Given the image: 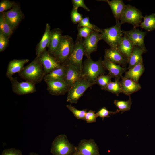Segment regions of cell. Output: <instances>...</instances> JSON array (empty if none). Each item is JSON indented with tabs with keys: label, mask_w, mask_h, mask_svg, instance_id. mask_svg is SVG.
Wrapping results in <instances>:
<instances>
[{
	"label": "cell",
	"mask_w": 155,
	"mask_h": 155,
	"mask_svg": "<svg viewBox=\"0 0 155 155\" xmlns=\"http://www.w3.org/2000/svg\"><path fill=\"white\" fill-rule=\"evenodd\" d=\"M18 74L26 81L35 84L41 82L45 75L43 67L37 57Z\"/></svg>",
	"instance_id": "obj_1"
},
{
	"label": "cell",
	"mask_w": 155,
	"mask_h": 155,
	"mask_svg": "<svg viewBox=\"0 0 155 155\" xmlns=\"http://www.w3.org/2000/svg\"><path fill=\"white\" fill-rule=\"evenodd\" d=\"M101 58L97 61H94L91 58H87L83 63L82 76L95 84L97 78L104 75L106 73Z\"/></svg>",
	"instance_id": "obj_2"
},
{
	"label": "cell",
	"mask_w": 155,
	"mask_h": 155,
	"mask_svg": "<svg viewBox=\"0 0 155 155\" xmlns=\"http://www.w3.org/2000/svg\"><path fill=\"white\" fill-rule=\"evenodd\" d=\"M76 151V146L69 142L65 134L59 135L55 137L50 150L52 155H72Z\"/></svg>",
	"instance_id": "obj_3"
},
{
	"label": "cell",
	"mask_w": 155,
	"mask_h": 155,
	"mask_svg": "<svg viewBox=\"0 0 155 155\" xmlns=\"http://www.w3.org/2000/svg\"><path fill=\"white\" fill-rule=\"evenodd\" d=\"M121 24L119 21L116 22L114 26L103 29L102 40L105 41L110 48L117 49L121 43L123 34L121 29Z\"/></svg>",
	"instance_id": "obj_4"
},
{
	"label": "cell",
	"mask_w": 155,
	"mask_h": 155,
	"mask_svg": "<svg viewBox=\"0 0 155 155\" xmlns=\"http://www.w3.org/2000/svg\"><path fill=\"white\" fill-rule=\"evenodd\" d=\"M75 44L71 36L68 35L63 36L53 55L59 63L62 64L66 61L73 49Z\"/></svg>",
	"instance_id": "obj_5"
},
{
	"label": "cell",
	"mask_w": 155,
	"mask_h": 155,
	"mask_svg": "<svg viewBox=\"0 0 155 155\" xmlns=\"http://www.w3.org/2000/svg\"><path fill=\"white\" fill-rule=\"evenodd\" d=\"M94 84L82 77L71 86L67 92V101L76 104L85 91Z\"/></svg>",
	"instance_id": "obj_6"
},
{
	"label": "cell",
	"mask_w": 155,
	"mask_h": 155,
	"mask_svg": "<svg viewBox=\"0 0 155 155\" xmlns=\"http://www.w3.org/2000/svg\"><path fill=\"white\" fill-rule=\"evenodd\" d=\"M83 38H77L73 49L66 61L62 64L71 65L82 71L83 67V58L84 55Z\"/></svg>",
	"instance_id": "obj_7"
},
{
	"label": "cell",
	"mask_w": 155,
	"mask_h": 155,
	"mask_svg": "<svg viewBox=\"0 0 155 155\" xmlns=\"http://www.w3.org/2000/svg\"><path fill=\"white\" fill-rule=\"evenodd\" d=\"M143 16L140 10L130 4L126 5L120 19L121 24L125 23L131 24L134 28L140 26Z\"/></svg>",
	"instance_id": "obj_8"
},
{
	"label": "cell",
	"mask_w": 155,
	"mask_h": 155,
	"mask_svg": "<svg viewBox=\"0 0 155 155\" xmlns=\"http://www.w3.org/2000/svg\"><path fill=\"white\" fill-rule=\"evenodd\" d=\"M12 87V91L16 94L22 95L32 93L36 91L35 84L26 81L19 82L16 77H12L10 80Z\"/></svg>",
	"instance_id": "obj_9"
},
{
	"label": "cell",
	"mask_w": 155,
	"mask_h": 155,
	"mask_svg": "<svg viewBox=\"0 0 155 155\" xmlns=\"http://www.w3.org/2000/svg\"><path fill=\"white\" fill-rule=\"evenodd\" d=\"M101 40H102L101 33L95 31H94L90 36L84 39V55L87 58H91V54L96 51L98 42Z\"/></svg>",
	"instance_id": "obj_10"
},
{
	"label": "cell",
	"mask_w": 155,
	"mask_h": 155,
	"mask_svg": "<svg viewBox=\"0 0 155 155\" xmlns=\"http://www.w3.org/2000/svg\"><path fill=\"white\" fill-rule=\"evenodd\" d=\"M38 58L43 67L45 75L60 67L62 65L53 55L46 50Z\"/></svg>",
	"instance_id": "obj_11"
},
{
	"label": "cell",
	"mask_w": 155,
	"mask_h": 155,
	"mask_svg": "<svg viewBox=\"0 0 155 155\" xmlns=\"http://www.w3.org/2000/svg\"><path fill=\"white\" fill-rule=\"evenodd\" d=\"M122 31L134 46H139L146 52L147 51L144 41V37L147 33L146 32L142 31L136 28L129 31L122 30Z\"/></svg>",
	"instance_id": "obj_12"
},
{
	"label": "cell",
	"mask_w": 155,
	"mask_h": 155,
	"mask_svg": "<svg viewBox=\"0 0 155 155\" xmlns=\"http://www.w3.org/2000/svg\"><path fill=\"white\" fill-rule=\"evenodd\" d=\"M45 82L46 84L48 92L53 96L64 95L68 92L70 88L64 80H48Z\"/></svg>",
	"instance_id": "obj_13"
},
{
	"label": "cell",
	"mask_w": 155,
	"mask_h": 155,
	"mask_svg": "<svg viewBox=\"0 0 155 155\" xmlns=\"http://www.w3.org/2000/svg\"><path fill=\"white\" fill-rule=\"evenodd\" d=\"M76 148L83 155H100L97 144L92 139L80 140Z\"/></svg>",
	"instance_id": "obj_14"
},
{
	"label": "cell",
	"mask_w": 155,
	"mask_h": 155,
	"mask_svg": "<svg viewBox=\"0 0 155 155\" xmlns=\"http://www.w3.org/2000/svg\"><path fill=\"white\" fill-rule=\"evenodd\" d=\"M3 13L6 21L13 30L23 17L21 9L16 3L9 10Z\"/></svg>",
	"instance_id": "obj_15"
},
{
	"label": "cell",
	"mask_w": 155,
	"mask_h": 155,
	"mask_svg": "<svg viewBox=\"0 0 155 155\" xmlns=\"http://www.w3.org/2000/svg\"><path fill=\"white\" fill-rule=\"evenodd\" d=\"M104 59L122 67L128 63V60L117 49L110 48L105 50Z\"/></svg>",
	"instance_id": "obj_16"
},
{
	"label": "cell",
	"mask_w": 155,
	"mask_h": 155,
	"mask_svg": "<svg viewBox=\"0 0 155 155\" xmlns=\"http://www.w3.org/2000/svg\"><path fill=\"white\" fill-rule=\"evenodd\" d=\"M102 63L105 70H108V74L115 79L121 78L123 73H125L127 69L125 67H121L105 59L102 60Z\"/></svg>",
	"instance_id": "obj_17"
},
{
	"label": "cell",
	"mask_w": 155,
	"mask_h": 155,
	"mask_svg": "<svg viewBox=\"0 0 155 155\" xmlns=\"http://www.w3.org/2000/svg\"><path fill=\"white\" fill-rule=\"evenodd\" d=\"M28 59H13L9 62L6 76L11 79L13 77V75L17 73H18L21 72L24 69V65L29 61Z\"/></svg>",
	"instance_id": "obj_18"
},
{
	"label": "cell",
	"mask_w": 155,
	"mask_h": 155,
	"mask_svg": "<svg viewBox=\"0 0 155 155\" xmlns=\"http://www.w3.org/2000/svg\"><path fill=\"white\" fill-rule=\"evenodd\" d=\"M120 83L123 94L127 95H130L140 90L141 87L138 82L129 78L121 77Z\"/></svg>",
	"instance_id": "obj_19"
},
{
	"label": "cell",
	"mask_w": 155,
	"mask_h": 155,
	"mask_svg": "<svg viewBox=\"0 0 155 155\" xmlns=\"http://www.w3.org/2000/svg\"><path fill=\"white\" fill-rule=\"evenodd\" d=\"M66 65V69L64 81L70 87L82 78V72L74 66Z\"/></svg>",
	"instance_id": "obj_20"
},
{
	"label": "cell",
	"mask_w": 155,
	"mask_h": 155,
	"mask_svg": "<svg viewBox=\"0 0 155 155\" xmlns=\"http://www.w3.org/2000/svg\"><path fill=\"white\" fill-rule=\"evenodd\" d=\"M106 2L109 6L116 22L119 21L126 5L122 0H102Z\"/></svg>",
	"instance_id": "obj_21"
},
{
	"label": "cell",
	"mask_w": 155,
	"mask_h": 155,
	"mask_svg": "<svg viewBox=\"0 0 155 155\" xmlns=\"http://www.w3.org/2000/svg\"><path fill=\"white\" fill-rule=\"evenodd\" d=\"M62 31L59 28H54L51 30L48 51L53 55L59 44L62 38Z\"/></svg>",
	"instance_id": "obj_22"
},
{
	"label": "cell",
	"mask_w": 155,
	"mask_h": 155,
	"mask_svg": "<svg viewBox=\"0 0 155 155\" xmlns=\"http://www.w3.org/2000/svg\"><path fill=\"white\" fill-rule=\"evenodd\" d=\"M51 32L50 26L47 23L44 33L36 48V57H39L46 50V47H48L50 41Z\"/></svg>",
	"instance_id": "obj_23"
},
{
	"label": "cell",
	"mask_w": 155,
	"mask_h": 155,
	"mask_svg": "<svg viewBox=\"0 0 155 155\" xmlns=\"http://www.w3.org/2000/svg\"><path fill=\"white\" fill-rule=\"evenodd\" d=\"M145 71V67L142 61L126 71L125 78L131 79L138 82V81Z\"/></svg>",
	"instance_id": "obj_24"
},
{
	"label": "cell",
	"mask_w": 155,
	"mask_h": 155,
	"mask_svg": "<svg viewBox=\"0 0 155 155\" xmlns=\"http://www.w3.org/2000/svg\"><path fill=\"white\" fill-rule=\"evenodd\" d=\"M145 53L140 47L134 46L132 52L128 60V69L143 61L142 55Z\"/></svg>",
	"instance_id": "obj_25"
},
{
	"label": "cell",
	"mask_w": 155,
	"mask_h": 155,
	"mask_svg": "<svg viewBox=\"0 0 155 155\" xmlns=\"http://www.w3.org/2000/svg\"><path fill=\"white\" fill-rule=\"evenodd\" d=\"M134 46L124 34L122 42L118 46L117 49L127 58L128 60L132 53Z\"/></svg>",
	"instance_id": "obj_26"
},
{
	"label": "cell",
	"mask_w": 155,
	"mask_h": 155,
	"mask_svg": "<svg viewBox=\"0 0 155 155\" xmlns=\"http://www.w3.org/2000/svg\"><path fill=\"white\" fill-rule=\"evenodd\" d=\"M66 69V66L62 64L61 66L45 75L44 81L48 80H64Z\"/></svg>",
	"instance_id": "obj_27"
},
{
	"label": "cell",
	"mask_w": 155,
	"mask_h": 155,
	"mask_svg": "<svg viewBox=\"0 0 155 155\" xmlns=\"http://www.w3.org/2000/svg\"><path fill=\"white\" fill-rule=\"evenodd\" d=\"M143 18V21L141 23L140 26L148 31H151L155 30V13L149 16L146 15Z\"/></svg>",
	"instance_id": "obj_28"
},
{
	"label": "cell",
	"mask_w": 155,
	"mask_h": 155,
	"mask_svg": "<svg viewBox=\"0 0 155 155\" xmlns=\"http://www.w3.org/2000/svg\"><path fill=\"white\" fill-rule=\"evenodd\" d=\"M13 30L7 22L3 13L0 14V32L8 38L13 32Z\"/></svg>",
	"instance_id": "obj_29"
},
{
	"label": "cell",
	"mask_w": 155,
	"mask_h": 155,
	"mask_svg": "<svg viewBox=\"0 0 155 155\" xmlns=\"http://www.w3.org/2000/svg\"><path fill=\"white\" fill-rule=\"evenodd\" d=\"M120 79H115L114 82L111 81L104 90L115 94L118 96L119 94L122 93V90L119 81Z\"/></svg>",
	"instance_id": "obj_30"
},
{
	"label": "cell",
	"mask_w": 155,
	"mask_h": 155,
	"mask_svg": "<svg viewBox=\"0 0 155 155\" xmlns=\"http://www.w3.org/2000/svg\"><path fill=\"white\" fill-rule=\"evenodd\" d=\"M114 103L119 112L123 113L130 110L132 102L131 97L129 96V98L127 101L115 100Z\"/></svg>",
	"instance_id": "obj_31"
},
{
	"label": "cell",
	"mask_w": 155,
	"mask_h": 155,
	"mask_svg": "<svg viewBox=\"0 0 155 155\" xmlns=\"http://www.w3.org/2000/svg\"><path fill=\"white\" fill-rule=\"evenodd\" d=\"M81 27H88L101 33H102L103 31V29L99 28L96 25L90 23L88 17L83 18L80 22L78 24V28Z\"/></svg>",
	"instance_id": "obj_32"
},
{
	"label": "cell",
	"mask_w": 155,
	"mask_h": 155,
	"mask_svg": "<svg viewBox=\"0 0 155 155\" xmlns=\"http://www.w3.org/2000/svg\"><path fill=\"white\" fill-rule=\"evenodd\" d=\"M113 77L109 74L103 75L99 76L96 79L95 84L99 86L101 89L104 90L108 83L111 81Z\"/></svg>",
	"instance_id": "obj_33"
},
{
	"label": "cell",
	"mask_w": 155,
	"mask_h": 155,
	"mask_svg": "<svg viewBox=\"0 0 155 155\" xmlns=\"http://www.w3.org/2000/svg\"><path fill=\"white\" fill-rule=\"evenodd\" d=\"M67 108L73 114L75 117L78 119L84 120L86 113L87 112V109L79 110L77 109L71 104L66 106Z\"/></svg>",
	"instance_id": "obj_34"
},
{
	"label": "cell",
	"mask_w": 155,
	"mask_h": 155,
	"mask_svg": "<svg viewBox=\"0 0 155 155\" xmlns=\"http://www.w3.org/2000/svg\"><path fill=\"white\" fill-rule=\"evenodd\" d=\"M94 30L86 27L78 28V38L84 39L88 37Z\"/></svg>",
	"instance_id": "obj_35"
},
{
	"label": "cell",
	"mask_w": 155,
	"mask_h": 155,
	"mask_svg": "<svg viewBox=\"0 0 155 155\" xmlns=\"http://www.w3.org/2000/svg\"><path fill=\"white\" fill-rule=\"evenodd\" d=\"M119 112L118 109L115 111H109L106 107H103L100 109L96 114L98 117L101 118L103 120L104 118L110 117V115L115 114Z\"/></svg>",
	"instance_id": "obj_36"
},
{
	"label": "cell",
	"mask_w": 155,
	"mask_h": 155,
	"mask_svg": "<svg viewBox=\"0 0 155 155\" xmlns=\"http://www.w3.org/2000/svg\"><path fill=\"white\" fill-rule=\"evenodd\" d=\"M16 3L9 0H2L0 2V13L11 9Z\"/></svg>",
	"instance_id": "obj_37"
},
{
	"label": "cell",
	"mask_w": 155,
	"mask_h": 155,
	"mask_svg": "<svg viewBox=\"0 0 155 155\" xmlns=\"http://www.w3.org/2000/svg\"><path fill=\"white\" fill-rule=\"evenodd\" d=\"M78 10L72 8L70 13L71 21L74 24H78L83 18L82 15L78 12Z\"/></svg>",
	"instance_id": "obj_38"
},
{
	"label": "cell",
	"mask_w": 155,
	"mask_h": 155,
	"mask_svg": "<svg viewBox=\"0 0 155 155\" xmlns=\"http://www.w3.org/2000/svg\"><path fill=\"white\" fill-rule=\"evenodd\" d=\"M98 117L95 111L90 110L86 113L84 120L87 123H94L96 121V118Z\"/></svg>",
	"instance_id": "obj_39"
},
{
	"label": "cell",
	"mask_w": 155,
	"mask_h": 155,
	"mask_svg": "<svg viewBox=\"0 0 155 155\" xmlns=\"http://www.w3.org/2000/svg\"><path fill=\"white\" fill-rule=\"evenodd\" d=\"M73 9H78L79 7H81L86 11H89L90 9L86 5L83 0H72Z\"/></svg>",
	"instance_id": "obj_40"
},
{
	"label": "cell",
	"mask_w": 155,
	"mask_h": 155,
	"mask_svg": "<svg viewBox=\"0 0 155 155\" xmlns=\"http://www.w3.org/2000/svg\"><path fill=\"white\" fill-rule=\"evenodd\" d=\"M8 43V38L2 33L0 32V52L4 51L7 47Z\"/></svg>",
	"instance_id": "obj_41"
},
{
	"label": "cell",
	"mask_w": 155,
	"mask_h": 155,
	"mask_svg": "<svg viewBox=\"0 0 155 155\" xmlns=\"http://www.w3.org/2000/svg\"><path fill=\"white\" fill-rule=\"evenodd\" d=\"M1 155H23L21 151L14 148H10L4 150Z\"/></svg>",
	"instance_id": "obj_42"
},
{
	"label": "cell",
	"mask_w": 155,
	"mask_h": 155,
	"mask_svg": "<svg viewBox=\"0 0 155 155\" xmlns=\"http://www.w3.org/2000/svg\"><path fill=\"white\" fill-rule=\"evenodd\" d=\"M72 155H83L80 152L77 151H76Z\"/></svg>",
	"instance_id": "obj_43"
},
{
	"label": "cell",
	"mask_w": 155,
	"mask_h": 155,
	"mask_svg": "<svg viewBox=\"0 0 155 155\" xmlns=\"http://www.w3.org/2000/svg\"><path fill=\"white\" fill-rule=\"evenodd\" d=\"M28 155H40L39 154L36 153L32 152L30 153Z\"/></svg>",
	"instance_id": "obj_44"
}]
</instances>
